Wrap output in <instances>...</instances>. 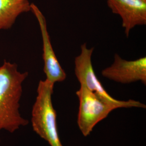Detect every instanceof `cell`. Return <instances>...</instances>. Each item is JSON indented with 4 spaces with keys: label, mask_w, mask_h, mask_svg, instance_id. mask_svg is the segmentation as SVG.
Here are the masks:
<instances>
[{
    "label": "cell",
    "mask_w": 146,
    "mask_h": 146,
    "mask_svg": "<svg viewBox=\"0 0 146 146\" xmlns=\"http://www.w3.org/2000/svg\"><path fill=\"white\" fill-rule=\"evenodd\" d=\"M79 102L78 125L84 136L89 135L95 126L116 109L146 108V105L134 100L127 101L107 99L95 94L83 86L76 92Z\"/></svg>",
    "instance_id": "cell-2"
},
{
    "label": "cell",
    "mask_w": 146,
    "mask_h": 146,
    "mask_svg": "<svg viewBox=\"0 0 146 146\" xmlns=\"http://www.w3.org/2000/svg\"><path fill=\"white\" fill-rule=\"evenodd\" d=\"M28 0H0V31L11 29L21 14L31 10Z\"/></svg>",
    "instance_id": "cell-8"
},
{
    "label": "cell",
    "mask_w": 146,
    "mask_h": 146,
    "mask_svg": "<svg viewBox=\"0 0 146 146\" xmlns=\"http://www.w3.org/2000/svg\"><path fill=\"white\" fill-rule=\"evenodd\" d=\"M28 76L15 63L5 61L0 66V131L13 133L29 123L20 112L23 83Z\"/></svg>",
    "instance_id": "cell-1"
},
{
    "label": "cell",
    "mask_w": 146,
    "mask_h": 146,
    "mask_svg": "<svg viewBox=\"0 0 146 146\" xmlns=\"http://www.w3.org/2000/svg\"><path fill=\"white\" fill-rule=\"evenodd\" d=\"M31 11L36 18L42 36L43 72L46 76V80L54 84L63 82L67 78V74L60 65L53 49L46 18L34 3H31Z\"/></svg>",
    "instance_id": "cell-4"
},
{
    "label": "cell",
    "mask_w": 146,
    "mask_h": 146,
    "mask_svg": "<svg viewBox=\"0 0 146 146\" xmlns=\"http://www.w3.org/2000/svg\"><path fill=\"white\" fill-rule=\"evenodd\" d=\"M112 12L120 16L126 36L137 26L146 24V0H107Z\"/></svg>",
    "instance_id": "cell-7"
},
{
    "label": "cell",
    "mask_w": 146,
    "mask_h": 146,
    "mask_svg": "<svg viewBox=\"0 0 146 146\" xmlns=\"http://www.w3.org/2000/svg\"><path fill=\"white\" fill-rule=\"evenodd\" d=\"M94 48H89L86 43L81 46V52L74 61V72L80 86L107 99L113 100L98 78L92 64Z\"/></svg>",
    "instance_id": "cell-6"
},
{
    "label": "cell",
    "mask_w": 146,
    "mask_h": 146,
    "mask_svg": "<svg viewBox=\"0 0 146 146\" xmlns=\"http://www.w3.org/2000/svg\"><path fill=\"white\" fill-rule=\"evenodd\" d=\"M102 75L111 81L122 84L140 81L146 84V58L128 61L116 54L113 63L102 70Z\"/></svg>",
    "instance_id": "cell-5"
},
{
    "label": "cell",
    "mask_w": 146,
    "mask_h": 146,
    "mask_svg": "<svg viewBox=\"0 0 146 146\" xmlns=\"http://www.w3.org/2000/svg\"><path fill=\"white\" fill-rule=\"evenodd\" d=\"M54 87V84L46 79L39 81L31 110V125L33 131L50 146H63L58 132L56 111L52 104Z\"/></svg>",
    "instance_id": "cell-3"
}]
</instances>
